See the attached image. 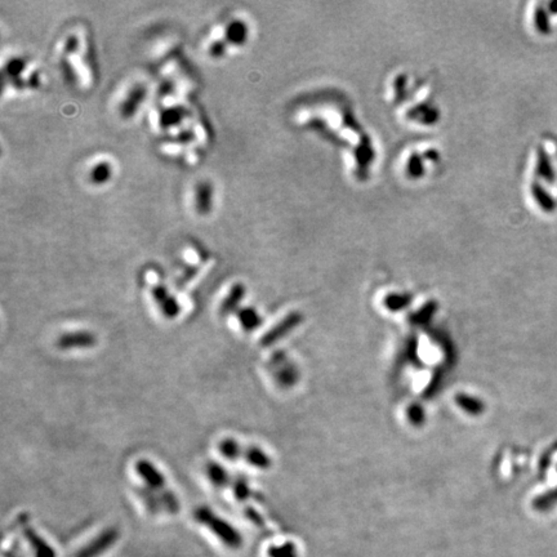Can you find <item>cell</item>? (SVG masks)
I'll return each instance as SVG.
<instances>
[{
    "label": "cell",
    "mask_w": 557,
    "mask_h": 557,
    "mask_svg": "<svg viewBox=\"0 0 557 557\" xmlns=\"http://www.w3.org/2000/svg\"><path fill=\"white\" fill-rule=\"evenodd\" d=\"M193 517L198 522L208 527L209 530L217 535V538L229 546L232 550L240 549L243 539L241 535L235 527H232L227 521L223 520L220 516H217L208 507H199L193 513Z\"/></svg>",
    "instance_id": "1"
},
{
    "label": "cell",
    "mask_w": 557,
    "mask_h": 557,
    "mask_svg": "<svg viewBox=\"0 0 557 557\" xmlns=\"http://www.w3.org/2000/svg\"><path fill=\"white\" fill-rule=\"evenodd\" d=\"M136 471L143 480V483L148 485L150 491H159V497L168 491L165 477L151 462L140 460L136 463Z\"/></svg>",
    "instance_id": "2"
},
{
    "label": "cell",
    "mask_w": 557,
    "mask_h": 557,
    "mask_svg": "<svg viewBox=\"0 0 557 557\" xmlns=\"http://www.w3.org/2000/svg\"><path fill=\"white\" fill-rule=\"evenodd\" d=\"M119 532L116 529H107L104 533L93 539L90 544H87L82 551L78 552L76 557H97L101 555L104 551L109 550L114 543L118 541Z\"/></svg>",
    "instance_id": "3"
},
{
    "label": "cell",
    "mask_w": 557,
    "mask_h": 557,
    "mask_svg": "<svg viewBox=\"0 0 557 557\" xmlns=\"http://www.w3.org/2000/svg\"><path fill=\"white\" fill-rule=\"evenodd\" d=\"M96 335H92L90 332H74V333H66L57 338V347L64 351L75 349H90L96 346Z\"/></svg>",
    "instance_id": "4"
},
{
    "label": "cell",
    "mask_w": 557,
    "mask_h": 557,
    "mask_svg": "<svg viewBox=\"0 0 557 557\" xmlns=\"http://www.w3.org/2000/svg\"><path fill=\"white\" fill-rule=\"evenodd\" d=\"M152 297L156 304L160 307V311L163 312L164 316L167 318H174L179 313V305L177 299L172 297L168 289L163 285H156L152 289Z\"/></svg>",
    "instance_id": "5"
},
{
    "label": "cell",
    "mask_w": 557,
    "mask_h": 557,
    "mask_svg": "<svg viewBox=\"0 0 557 557\" xmlns=\"http://www.w3.org/2000/svg\"><path fill=\"white\" fill-rule=\"evenodd\" d=\"M297 323V315H290L287 319L282 320L280 324H277L275 328H272L268 333H266V335L262 337V340H260L262 346H266V347H268V346L274 345L275 342L279 341L282 337H284L288 332H290V329L294 327Z\"/></svg>",
    "instance_id": "6"
},
{
    "label": "cell",
    "mask_w": 557,
    "mask_h": 557,
    "mask_svg": "<svg viewBox=\"0 0 557 557\" xmlns=\"http://www.w3.org/2000/svg\"><path fill=\"white\" fill-rule=\"evenodd\" d=\"M244 294H246V288L241 284H235L231 288L227 297L223 299L222 305H221V313L229 315L231 312L236 311Z\"/></svg>",
    "instance_id": "7"
},
{
    "label": "cell",
    "mask_w": 557,
    "mask_h": 557,
    "mask_svg": "<svg viewBox=\"0 0 557 557\" xmlns=\"http://www.w3.org/2000/svg\"><path fill=\"white\" fill-rule=\"evenodd\" d=\"M25 538L32 546L34 552H35V557H56L54 551H53V549H51V546L45 541H43L31 527L25 529Z\"/></svg>",
    "instance_id": "8"
},
{
    "label": "cell",
    "mask_w": 557,
    "mask_h": 557,
    "mask_svg": "<svg viewBox=\"0 0 557 557\" xmlns=\"http://www.w3.org/2000/svg\"><path fill=\"white\" fill-rule=\"evenodd\" d=\"M212 187L207 182H203L198 185V188L195 190V205L200 213H208L212 208Z\"/></svg>",
    "instance_id": "9"
},
{
    "label": "cell",
    "mask_w": 557,
    "mask_h": 557,
    "mask_svg": "<svg viewBox=\"0 0 557 557\" xmlns=\"http://www.w3.org/2000/svg\"><path fill=\"white\" fill-rule=\"evenodd\" d=\"M226 40L234 45H241L246 43V28L244 23L239 20H234L226 26Z\"/></svg>",
    "instance_id": "10"
},
{
    "label": "cell",
    "mask_w": 557,
    "mask_h": 557,
    "mask_svg": "<svg viewBox=\"0 0 557 557\" xmlns=\"http://www.w3.org/2000/svg\"><path fill=\"white\" fill-rule=\"evenodd\" d=\"M112 165L106 160H98L95 164H92L90 171V179L93 184H104L112 179Z\"/></svg>",
    "instance_id": "11"
},
{
    "label": "cell",
    "mask_w": 557,
    "mask_h": 557,
    "mask_svg": "<svg viewBox=\"0 0 557 557\" xmlns=\"http://www.w3.org/2000/svg\"><path fill=\"white\" fill-rule=\"evenodd\" d=\"M207 472H208V477L210 481L215 484V486L222 488L226 486V484L229 483V472L220 466L218 463H209L207 467Z\"/></svg>",
    "instance_id": "12"
},
{
    "label": "cell",
    "mask_w": 557,
    "mask_h": 557,
    "mask_svg": "<svg viewBox=\"0 0 557 557\" xmlns=\"http://www.w3.org/2000/svg\"><path fill=\"white\" fill-rule=\"evenodd\" d=\"M220 452H221L224 458L234 461V460H236L238 457H240L241 449H240V445H239L236 440H234V438H223L222 441L220 443Z\"/></svg>",
    "instance_id": "13"
},
{
    "label": "cell",
    "mask_w": 557,
    "mask_h": 557,
    "mask_svg": "<svg viewBox=\"0 0 557 557\" xmlns=\"http://www.w3.org/2000/svg\"><path fill=\"white\" fill-rule=\"evenodd\" d=\"M239 320L241 323L243 328L251 332L254 328L258 327L260 324V315L254 311V309H244L239 312Z\"/></svg>",
    "instance_id": "14"
},
{
    "label": "cell",
    "mask_w": 557,
    "mask_h": 557,
    "mask_svg": "<svg viewBox=\"0 0 557 557\" xmlns=\"http://www.w3.org/2000/svg\"><path fill=\"white\" fill-rule=\"evenodd\" d=\"M246 460L254 467L268 468L270 466V458L258 448H251L246 453Z\"/></svg>",
    "instance_id": "15"
},
{
    "label": "cell",
    "mask_w": 557,
    "mask_h": 557,
    "mask_svg": "<svg viewBox=\"0 0 557 557\" xmlns=\"http://www.w3.org/2000/svg\"><path fill=\"white\" fill-rule=\"evenodd\" d=\"M270 557H298L297 549L293 543H284L282 546H274L268 551Z\"/></svg>",
    "instance_id": "16"
},
{
    "label": "cell",
    "mask_w": 557,
    "mask_h": 557,
    "mask_svg": "<svg viewBox=\"0 0 557 557\" xmlns=\"http://www.w3.org/2000/svg\"><path fill=\"white\" fill-rule=\"evenodd\" d=\"M234 493H235V497L240 499V501H243V499H246V498L249 497L248 494H249V488H248V485H246L244 481H236V484L234 485Z\"/></svg>",
    "instance_id": "17"
}]
</instances>
